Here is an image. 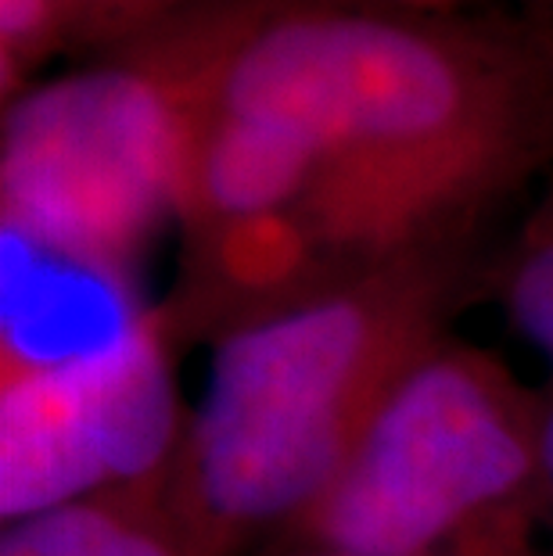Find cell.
<instances>
[{
    "label": "cell",
    "mask_w": 553,
    "mask_h": 556,
    "mask_svg": "<svg viewBox=\"0 0 553 556\" xmlns=\"http://www.w3.org/2000/svg\"><path fill=\"white\" fill-rule=\"evenodd\" d=\"M219 104L313 148L302 216L335 266L481 241L492 212L553 173V47L525 15L277 0Z\"/></svg>",
    "instance_id": "1"
},
{
    "label": "cell",
    "mask_w": 553,
    "mask_h": 556,
    "mask_svg": "<svg viewBox=\"0 0 553 556\" xmlns=\"http://www.w3.org/2000/svg\"><path fill=\"white\" fill-rule=\"evenodd\" d=\"M489 283L478 241L338 269L209 345L166 464L209 556H252L310 510L403 377Z\"/></svg>",
    "instance_id": "2"
},
{
    "label": "cell",
    "mask_w": 553,
    "mask_h": 556,
    "mask_svg": "<svg viewBox=\"0 0 553 556\" xmlns=\"http://www.w3.org/2000/svg\"><path fill=\"white\" fill-rule=\"evenodd\" d=\"M277 0H209L33 83L0 115L8 244L137 288L176 230L223 79Z\"/></svg>",
    "instance_id": "3"
},
{
    "label": "cell",
    "mask_w": 553,
    "mask_h": 556,
    "mask_svg": "<svg viewBox=\"0 0 553 556\" xmlns=\"http://www.w3.org/2000/svg\"><path fill=\"white\" fill-rule=\"evenodd\" d=\"M543 424V388L453 330L403 377L356 453L274 546L553 556Z\"/></svg>",
    "instance_id": "4"
},
{
    "label": "cell",
    "mask_w": 553,
    "mask_h": 556,
    "mask_svg": "<svg viewBox=\"0 0 553 556\" xmlns=\"http://www.w3.org/2000/svg\"><path fill=\"white\" fill-rule=\"evenodd\" d=\"M162 302L68 349H0V520L166 470L187 402Z\"/></svg>",
    "instance_id": "5"
},
{
    "label": "cell",
    "mask_w": 553,
    "mask_h": 556,
    "mask_svg": "<svg viewBox=\"0 0 553 556\" xmlns=\"http://www.w3.org/2000/svg\"><path fill=\"white\" fill-rule=\"evenodd\" d=\"M313 176L316 155L296 129L219 104L194 151L176 238L274 212H299Z\"/></svg>",
    "instance_id": "6"
},
{
    "label": "cell",
    "mask_w": 553,
    "mask_h": 556,
    "mask_svg": "<svg viewBox=\"0 0 553 556\" xmlns=\"http://www.w3.org/2000/svg\"><path fill=\"white\" fill-rule=\"evenodd\" d=\"M0 556H209L169 500L166 470L4 520Z\"/></svg>",
    "instance_id": "7"
},
{
    "label": "cell",
    "mask_w": 553,
    "mask_h": 556,
    "mask_svg": "<svg viewBox=\"0 0 553 556\" xmlns=\"http://www.w3.org/2000/svg\"><path fill=\"white\" fill-rule=\"evenodd\" d=\"M489 283L517 334L546 359L553 381V173L536 187L503 255L489 266Z\"/></svg>",
    "instance_id": "8"
},
{
    "label": "cell",
    "mask_w": 553,
    "mask_h": 556,
    "mask_svg": "<svg viewBox=\"0 0 553 556\" xmlns=\"http://www.w3.org/2000/svg\"><path fill=\"white\" fill-rule=\"evenodd\" d=\"M73 54L65 0H0V104L51 76L58 58Z\"/></svg>",
    "instance_id": "9"
},
{
    "label": "cell",
    "mask_w": 553,
    "mask_h": 556,
    "mask_svg": "<svg viewBox=\"0 0 553 556\" xmlns=\"http://www.w3.org/2000/svg\"><path fill=\"white\" fill-rule=\"evenodd\" d=\"M73 22V54L84 58L115 47L173 15H184L209 0H65Z\"/></svg>",
    "instance_id": "10"
},
{
    "label": "cell",
    "mask_w": 553,
    "mask_h": 556,
    "mask_svg": "<svg viewBox=\"0 0 553 556\" xmlns=\"http://www.w3.org/2000/svg\"><path fill=\"white\" fill-rule=\"evenodd\" d=\"M395 8L428 11V15H492L497 8H532L536 0H388Z\"/></svg>",
    "instance_id": "11"
},
{
    "label": "cell",
    "mask_w": 553,
    "mask_h": 556,
    "mask_svg": "<svg viewBox=\"0 0 553 556\" xmlns=\"http://www.w3.org/2000/svg\"><path fill=\"white\" fill-rule=\"evenodd\" d=\"M546 395V424H543V438H546V495H550V520H553V381L543 384Z\"/></svg>",
    "instance_id": "12"
},
{
    "label": "cell",
    "mask_w": 553,
    "mask_h": 556,
    "mask_svg": "<svg viewBox=\"0 0 553 556\" xmlns=\"http://www.w3.org/2000/svg\"><path fill=\"white\" fill-rule=\"evenodd\" d=\"M525 18L532 22V26L539 29V37L553 47V0H536V4L525 11Z\"/></svg>",
    "instance_id": "13"
},
{
    "label": "cell",
    "mask_w": 553,
    "mask_h": 556,
    "mask_svg": "<svg viewBox=\"0 0 553 556\" xmlns=\"http://www.w3.org/2000/svg\"><path fill=\"white\" fill-rule=\"evenodd\" d=\"M259 556H356V553H341V549H324V546H274Z\"/></svg>",
    "instance_id": "14"
}]
</instances>
